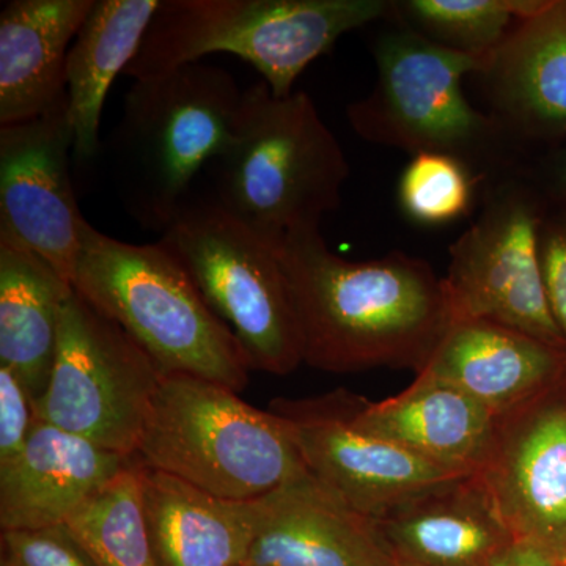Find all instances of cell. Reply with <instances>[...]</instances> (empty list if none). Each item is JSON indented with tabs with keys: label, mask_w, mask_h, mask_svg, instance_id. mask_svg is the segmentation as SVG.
<instances>
[{
	"label": "cell",
	"mask_w": 566,
	"mask_h": 566,
	"mask_svg": "<svg viewBox=\"0 0 566 566\" xmlns=\"http://www.w3.org/2000/svg\"><path fill=\"white\" fill-rule=\"evenodd\" d=\"M304 364L329 374H420L452 324L442 279L401 251L367 262L331 252L319 227L277 241Z\"/></svg>",
	"instance_id": "1"
},
{
	"label": "cell",
	"mask_w": 566,
	"mask_h": 566,
	"mask_svg": "<svg viewBox=\"0 0 566 566\" xmlns=\"http://www.w3.org/2000/svg\"><path fill=\"white\" fill-rule=\"evenodd\" d=\"M392 0H161L125 76L151 80L226 52L279 98L345 33L387 20Z\"/></svg>",
	"instance_id": "2"
},
{
	"label": "cell",
	"mask_w": 566,
	"mask_h": 566,
	"mask_svg": "<svg viewBox=\"0 0 566 566\" xmlns=\"http://www.w3.org/2000/svg\"><path fill=\"white\" fill-rule=\"evenodd\" d=\"M74 290L118 324L163 375H191L241 392L249 367L233 334L158 241L132 244L85 223Z\"/></svg>",
	"instance_id": "3"
},
{
	"label": "cell",
	"mask_w": 566,
	"mask_h": 566,
	"mask_svg": "<svg viewBox=\"0 0 566 566\" xmlns=\"http://www.w3.org/2000/svg\"><path fill=\"white\" fill-rule=\"evenodd\" d=\"M212 196L271 240L322 226L338 210L349 164L305 92L279 98L263 81L243 92L232 137L214 161Z\"/></svg>",
	"instance_id": "4"
},
{
	"label": "cell",
	"mask_w": 566,
	"mask_h": 566,
	"mask_svg": "<svg viewBox=\"0 0 566 566\" xmlns=\"http://www.w3.org/2000/svg\"><path fill=\"white\" fill-rule=\"evenodd\" d=\"M243 92L229 71L182 65L126 93L111 151L125 210L163 233L192 196L193 178L232 137Z\"/></svg>",
	"instance_id": "5"
},
{
	"label": "cell",
	"mask_w": 566,
	"mask_h": 566,
	"mask_svg": "<svg viewBox=\"0 0 566 566\" xmlns=\"http://www.w3.org/2000/svg\"><path fill=\"white\" fill-rule=\"evenodd\" d=\"M386 21L374 43V91L346 107L354 133L412 156H453L483 181L515 170L520 159L501 126L463 91L488 59L441 46L390 14Z\"/></svg>",
	"instance_id": "6"
},
{
	"label": "cell",
	"mask_w": 566,
	"mask_h": 566,
	"mask_svg": "<svg viewBox=\"0 0 566 566\" xmlns=\"http://www.w3.org/2000/svg\"><path fill=\"white\" fill-rule=\"evenodd\" d=\"M133 460L233 501H255L307 472L283 417L191 375L163 376Z\"/></svg>",
	"instance_id": "7"
},
{
	"label": "cell",
	"mask_w": 566,
	"mask_h": 566,
	"mask_svg": "<svg viewBox=\"0 0 566 566\" xmlns=\"http://www.w3.org/2000/svg\"><path fill=\"white\" fill-rule=\"evenodd\" d=\"M159 241L229 327L249 370L285 376L304 363L279 240L256 232L211 193L189 197Z\"/></svg>",
	"instance_id": "8"
},
{
	"label": "cell",
	"mask_w": 566,
	"mask_h": 566,
	"mask_svg": "<svg viewBox=\"0 0 566 566\" xmlns=\"http://www.w3.org/2000/svg\"><path fill=\"white\" fill-rule=\"evenodd\" d=\"M549 203L520 169L483 181L474 222L450 245L442 285L452 323L488 319L566 352L539 262Z\"/></svg>",
	"instance_id": "9"
},
{
	"label": "cell",
	"mask_w": 566,
	"mask_h": 566,
	"mask_svg": "<svg viewBox=\"0 0 566 566\" xmlns=\"http://www.w3.org/2000/svg\"><path fill=\"white\" fill-rule=\"evenodd\" d=\"M163 376L151 357L73 286L62 305L50 382L33 415L134 458Z\"/></svg>",
	"instance_id": "10"
},
{
	"label": "cell",
	"mask_w": 566,
	"mask_h": 566,
	"mask_svg": "<svg viewBox=\"0 0 566 566\" xmlns=\"http://www.w3.org/2000/svg\"><path fill=\"white\" fill-rule=\"evenodd\" d=\"M348 390L301 400H274L270 411L286 420L305 468L371 520L415 495L461 476L403 446L367 430L356 419Z\"/></svg>",
	"instance_id": "11"
},
{
	"label": "cell",
	"mask_w": 566,
	"mask_h": 566,
	"mask_svg": "<svg viewBox=\"0 0 566 566\" xmlns=\"http://www.w3.org/2000/svg\"><path fill=\"white\" fill-rule=\"evenodd\" d=\"M71 153L66 103L0 126V238L24 245L73 285L87 221L71 180Z\"/></svg>",
	"instance_id": "12"
},
{
	"label": "cell",
	"mask_w": 566,
	"mask_h": 566,
	"mask_svg": "<svg viewBox=\"0 0 566 566\" xmlns=\"http://www.w3.org/2000/svg\"><path fill=\"white\" fill-rule=\"evenodd\" d=\"M516 542L566 560V389L499 419L475 474Z\"/></svg>",
	"instance_id": "13"
},
{
	"label": "cell",
	"mask_w": 566,
	"mask_h": 566,
	"mask_svg": "<svg viewBox=\"0 0 566 566\" xmlns=\"http://www.w3.org/2000/svg\"><path fill=\"white\" fill-rule=\"evenodd\" d=\"M475 80L520 164L565 144L566 0L517 21Z\"/></svg>",
	"instance_id": "14"
},
{
	"label": "cell",
	"mask_w": 566,
	"mask_h": 566,
	"mask_svg": "<svg viewBox=\"0 0 566 566\" xmlns=\"http://www.w3.org/2000/svg\"><path fill=\"white\" fill-rule=\"evenodd\" d=\"M243 566H395L374 520L311 472L260 497Z\"/></svg>",
	"instance_id": "15"
},
{
	"label": "cell",
	"mask_w": 566,
	"mask_h": 566,
	"mask_svg": "<svg viewBox=\"0 0 566 566\" xmlns=\"http://www.w3.org/2000/svg\"><path fill=\"white\" fill-rule=\"evenodd\" d=\"M422 371L502 419L566 386V352L504 324L464 319L450 324Z\"/></svg>",
	"instance_id": "16"
},
{
	"label": "cell",
	"mask_w": 566,
	"mask_h": 566,
	"mask_svg": "<svg viewBox=\"0 0 566 566\" xmlns=\"http://www.w3.org/2000/svg\"><path fill=\"white\" fill-rule=\"evenodd\" d=\"M132 461L44 420H33L20 455L0 468V528L62 526Z\"/></svg>",
	"instance_id": "17"
},
{
	"label": "cell",
	"mask_w": 566,
	"mask_h": 566,
	"mask_svg": "<svg viewBox=\"0 0 566 566\" xmlns=\"http://www.w3.org/2000/svg\"><path fill=\"white\" fill-rule=\"evenodd\" d=\"M374 523L395 566H490L516 542L475 475L423 491Z\"/></svg>",
	"instance_id": "18"
},
{
	"label": "cell",
	"mask_w": 566,
	"mask_h": 566,
	"mask_svg": "<svg viewBox=\"0 0 566 566\" xmlns=\"http://www.w3.org/2000/svg\"><path fill=\"white\" fill-rule=\"evenodd\" d=\"M356 419L367 430L458 475H475L485 465L499 419L457 386L428 374L382 401L357 395Z\"/></svg>",
	"instance_id": "19"
},
{
	"label": "cell",
	"mask_w": 566,
	"mask_h": 566,
	"mask_svg": "<svg viewBox=\"0 0 566 566\" xmlns=\"http://www.w3.org/2000/svg\"><path fill=\"white\" fill-rule=\"evenodd\" d=\"M95 0H10L0 13V126L66 103V59Z\"/></svg>",
	"instance_id": "20"
},
{
	"label": "cell",
	"mask_w": 566,
	"mask_h": 566,
	"mask_svg": "<svg viewBox=\"0 0 566 566\" xmlns=\"http://www.w3.org/2000/svg\"><path fill=\"white\" fill-rule=\"evenodd\" d=\"M155 566H243L260 499L233 501L140 465Z\"/></svg>",
	"instance_id": "21"
},
{
	"label": "cell",
	"mask_w": 566,
	"mask_h": 566,
	"mask_svg": "<svg viewBox=\"0 0 566 566\" xmlns=\"http://www.w3.org/2000/svg\"><path fill=\"white\" fill-rule=\"evenodd\" d=\"M71 292L73 285L39 255L0 238V365L18 376L32 406L46 392Z\"/></svg>",
	"instance_id": "22"
},
{
	"label": "cell",
	"mask_w": 566,
	"mask_h": 566,
	"mask_svg": "<svg viewBox=\"0 0 566 566\" xmlns=\"http://www.w3.org/2000/svg\"><path fill=\"white\" fill-rule=\"evenodd\" d=\"M161 0H95L66 59V106L74 156L99 151L104 102L117 76L136 57Z\"/></svg>",
	"instance_id": "23"
},
{
	"label": "cell",
	"mask_w": 566,
	"mask_h": 566,
	"mask_svg": "<svg viewBox=\"0 0 566 566\" xmlns=\"http://www.w3.org/2000/svg\"><path fill=\"white\" fill-rule=\"evenodd\" d=\"M96 566H155L140 464L132 461L66 520Z\"/></svg>",
	"instance_id": "24"
},
{
	"label": "cell",
	"mask_w": 566,
	"mask_h": 566,
	"mask_svg": "<svg viewBox=\"0 0 566 566\" xmlns=\"http://www.w3.org/2000/svg\"><path fill=\"white\" fill-rule=\"evenodd\" d=\"M547 0H392L390 17L449 50L488 59Z\"/></svg>",
	"instance_id": "25"
},
{
	"label": "cell",
	"mask_w": 566,
	"mask_h": 566,
	"mask_svg": "<svg viewBox=\"0 0 566 566\" xmlns=\"http://www.w3.org/2000/svg\"><path fill=\"white\" fill-rule=\"evenodd\" d=\"M483 180L453 156H412L398 181V203L409 221L444 226L464 218L475 203Z\"/></svg>",
	"instance_id": "26"
},
{
	"label": "cell",
	"mask_w": 566,
	"mask_h": 566,
	"mask_svg": "<svg viewBox=\"0 0 566 566\" xmlns=\"http://www.w3.org/2000/svg\"><path fill=\"white\" fill-rule=\"evenodd\" d=\"M0 566H96L65 524L2 532Z\"/></svg>",
	"instance_id": "27"
},
{
	"label": "cell",
	"mask_w": 566,
	"mask_h": 566,
	"mask_svg": "<svg viewBox=\"0 0 566 566\" xmlns=\"http://www.w3.org/2000/svg\"><path fill=\"white\" fill-rule=\"evenodd\" d=\"M539 262L551 314L566 346V210L549 207L539 233Z\"/></svg>",
	"instance_id": "28"
},
{
	"label": "cell",
	"mask_w": 566,
	"mask_h": 566,
	"mask_svg": "<svg viewBox=\"0 0 566 566\" xmlns=\"http://www.w3.org/2000/svg\"><path fill=\"white\" fill-rule=\"evenodd\" d=\"M33 406L18 376L0 365V468L20 455L31 434Z\"/></svg>",
	"instance_id": "29"
},
{
	"label": "cell",
	"mask_w": 566,
	"mask_h": 566,
	"mask_svg": "<svg viewBox=\"0 0 566 566\" xmlns=\"http://www.w3.org/2000/svg\"><path fill=\"white\" fill-rule=\"evenodd\" d=\"M517 169L534 181L549 207L566 210V142L549 150L536 153L521 163Z\"/></svg>",
	"instance_id": "30"
},
{
	"label": "cell",
	"mask_w": 566,
	"mask_h": 566,
	"mask_svg": "<svg viewBox=\"0 0 566 566\" xmlns=\"http://www.w3.org/2000/svg\"><path fill=\"white\" fill-rule=\"evenodd\" d=\"M556 560L546 551L539 549L531 543L515 542L506 547L501 556L494 558L490 566H558Z\"/></svg>",
	"instance_id": "31"
},
{
	"label": "cell",
	"mask_w": 566,
	"mask_h": 566,
	"mask_svg": "<svg viewBox=\"0 0 566 566\" xmlns=\"http://www.w3.org/2000/svg\"><path fill=\"white\" fill-rule=\"evenodd\" d=\"M558 566H566V560H565V562H562V564H560V565H558Z\"/></svg>",
	"instance_id": "32"
}]
</instances>
